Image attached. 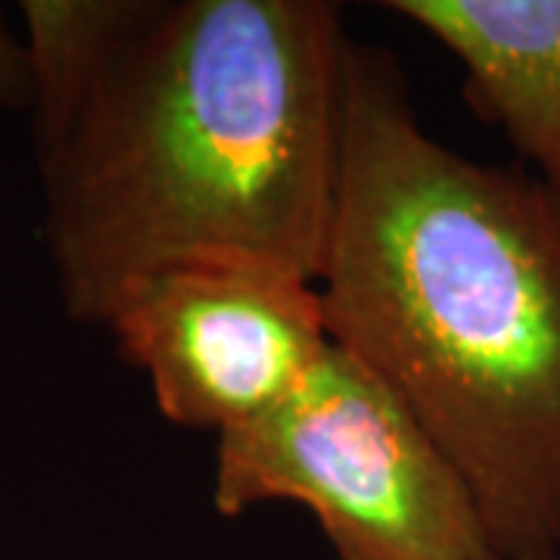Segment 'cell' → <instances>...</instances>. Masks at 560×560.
I'll return each instance as SVG.
<instances>
[{"label":"cell","instance_id":"277c9868","mask_svg":"<svg viewBox=\"0 0 560 560\" xmlns=\"http://www.w3.org/2000/svg\"><path fill=\"white\" fill-rule=\"evenodd\" d=\"M103 330L162 418L215 436L280 405L330 346L318 280L246 256L138 280Z\"/></svg>","mask_w":560,"mask_h":560},{"label":"cell","instance_id":"5b68a950","mask_svg":"<svg viewBox=\"0 0 560 560\" xmlns=\"http://www.w3.org/2000/svg\"><path fill=\"white\" fill-rule=\"evenodd\" d=\"M383 10L458 60L470 109L560 190V0H386Z\"/></svg>","mask_w":560,"mask_h":560},{"label":"cell","instance_id":"8992f818","mask_svg":"<svg viewBox=\"0 0 560 560\" xmlns=\"http://www.w3.org/2000/svg\"><path fill=\"white\" fill-rule=\"evenodd\" d=\"M0 109L20 116L32 113V69H28L25 40L3 10H0Z\"/></svg>","mask_w":560,"mask_h":560},{"label":"cell","instance_id":"7a4b0ae2","mask_svg":"<svg viewBox=\"0 0 560 560\" xmlns=\"http://www.w3.org/2000/svg\"><path fill=\"white\" fill-rule=\"evenodd\" d=\"M330 340L418 418L501 558L560 551V190L445 147L399 60L349 40L318 275Z\"/></svg>","mask_w":560,"mask_h":560},{"label":"cell","instance_id":"52a82bcc","mask_svg":"<svg viewBox=\"0 0 560 560\" xmlns=\"http://www.w3.org/2000/svg\"><path fill=\"white\" fill-rule=\"evenodd\" d=\"M486 560H560V551L558 555H539V558H501V555H489Z\"/></svg>","mask_w":560,"mask_h":560},{"label":"cell","instance_id":"6da1fadb","mask_svg":"<svg viewBox=\"0 0 560 560\" xmlns=\"http://www.w3.org/2000/svg\"><path fill=\"white\" fill-rule=\"evenodd\" d=\"M349 40L330 0H135L79 88L28 116L62 312L106 327L138 280L206 256L318 280Z\"/></svg>","mask_w":560,"mask_h":560},{"label":"cell","instance_id":"3957f363","mask_svg":"<svg viewBox=\"0 0 560 560\" xmlns=\"http://www.w3.org/2000/svg\"><path fill=\"white\" fill-rule=\"evenodd\" d=\"M212 504H296L337 560H486L477 504L418 418L330 340L302 383L215 442Z\"/></svg>","mask_w":560,"mask_h":560}]
</instances>
